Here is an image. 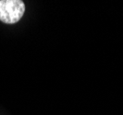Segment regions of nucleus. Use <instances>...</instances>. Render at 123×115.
Segmentation results:
<instances>
[{"instance_id":"f257e3e1","label":"nucleus","mask_w":123,"mask_h":115,"mask_svg":"<svg viewBox=\"0 0 123 115\" xmlns=\"http://www.w3.org/2000/svg\"><path fill=\"white\" fill-rule=\"evenodd\" d=\"M25 12L21 0H0V20L6 24L17 23Z\"/></svg>"}]
</instances>
